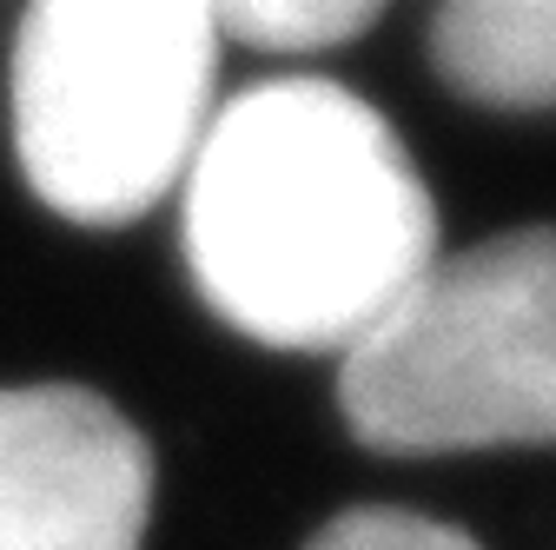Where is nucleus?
<instances>
[{"label": "nucleus", "mask_w": 556, "mask_h": 550, "mask_svg": "<svg viewBox=\"0 0 556 550\" xmlns=\"http://www.w3.org/2000/svg\"><path fill=\"white\" fill-rule=\"evenodd\" d=\"M338 411L371 451L556 445V226L438 252L338 359Z\"/></svg>", "instance_id": "3"}, {"label": "nucleus", "mask_w": 556, "mask_h": 550, "mask_svg": "<svg viewBox=\"0 0 556 550\" xmlns=\"http://www.w3.org/2000/svg\"><path fill=\"white\" fill-rule=\"evenodd\" d=\"M391 0H213L219 34L271 53H312V47H344L358 40Z\"/></svg>", "instance_id": "6"}, {"label": "nucleus", "mask_w": 556, "mask_h": 550, "mask_svg": "<svg viewBox=\"0 0 556 550\" xmlns=\"http://www.w3.org/2000/svg\"><path fill=\"white\" fill-rule=\"evenodd\" d=\"M305 550H477L464 530L438 524V517H417V511H384V504H358L331 517Z\"/></svg>", "instance_id": "7"}, {"label": "nucleus", "mask_w": 556, "mask_h": 550, "mask_svg": "<svg viewBox=\"0 0 556 550\" xmlns=\"http://www.w3.org/2000/svg\"><path fill=\"white\" fill-rule=\"evenodd\" d=\"M213 66V0H27L14 153L34 199L74 226L147 220L199 153Z\"/></svg>", "instance_id": "2"}, {"label": "nucleus", "mask_w": 556, "mask_h": 550, "mask_svg": "<svg viewBox=\"0 0 556 550\" xmlns=\"http://www.w3.org/2000/svg\"><path fill=\"white\" fill-rule=\"evenodd\" d=\"M153 451L87 385L0 391V550H139Z\"/></svg>", "instance_id": "4"}, {"label": "nucleus", "mask_w": 556, "mask_h": 550, "mask_svg": "<svg viewBox=\"0 0 556 550\" xmlns=\"http://www.w3.org/2000/svg\"><path fill=\"white\" fill-rule=\"evenodd\" d=\"M199 299L271 352H352L438 259V205L391 120L338 80L219 107L179 179Z\"/></svg>", "instance_id": "1"}, {"label": "nucleus", "mask_w": 556, "mask_h": 550, "mask_svg": "<svg viewBox=\"0 0 556 550\" xmlns=\"http://www.w3.org/2000/svg\"><path fill=\"white\" fill-rule=\"evenodd\" d=\"M431 66L470 107L549 113L556 107V0H438Z\"/></svg>", "instance_id": "5"}]
</instances>
